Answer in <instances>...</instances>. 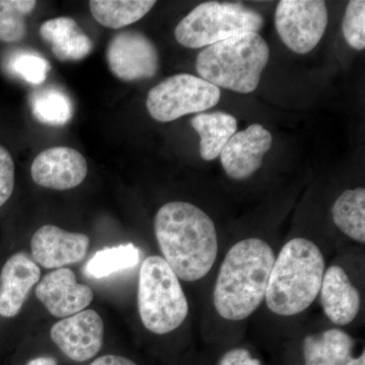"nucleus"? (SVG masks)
<instances>
[{
	"mask_svg": "<svg viewBox=\"0 0 365 365\" xmlns=\"http://www.w3.org/2000/svg\"><path fill=\"white\" fill-rule=\"evenodd\" d=\"M263 25V16L244 4L207 1L178 24L175 37L184 47L199 49L241 34L258 33Z\"/></svg>",
	"mask_w": 365,
	"mask_h": 365,
	"instance_id": "6",
	"label": "nucleus"
},
{
	"mask_svg": "<svg viewBox=\"0 0 365 365\" xmlns=\"http://www.w3.org/2000/svg\"><path fill=\"white\" fill-rule=\"evenodd\" d=\"M51 339L72 361L85 362L102 349L104 322L93 309H86L52 327Z\"/></svg>",
	"mask_w": 365,
	"mask_h": 365,
	"instance_id": "10",
	"label": "nucleus"
},
{
	"mask_svg": "<svg viewBox=\"0 0 365 365\" xmlns=\"http://www.w3.org/2000/svg\"><path fill=\"white\" fill-rule=\"evenodd\" d=\"M354 341L339 329H331L304 341V365H346L352 359Z\"/></svg>",
	"mask_w": 365,
	"mask_h": 365,
	"instance_id": "18",
	"label": "nucleus"
},
{
	"mask_svg": "<svg viewBox=\"0 0 365 365\" xmlns=\"http://www.w3.org/2000/svg\"><path fill=\"white\" fill-rule=\"evenodd\" d=\"M36 295L56 318H67L85 311L93 299L91 288L78 283L76 274L69 268L46 274L36 287Z\"/></svg>",
	"mask_w": 365,
	"mask_h": 365,
	"instance_id": "12",
	"label": "nucleus"
},
{
	"mask_svg": "<svg viewBox=\"0 0 365 365\" xmlns=\"http://www.w3.org/2000/svg\"><path fill=\"white\" fill-rule=\"evenodd\" d=\"M218 365H262L260 360L254 359L244 348H235L225 353Z\"/></svg>",
	"mask_w": 365,
	"mask_h": 365,
	"instance_id": "28",
	"label": "nucleus"
},
{
	"mask_svg": "<svg viewBox=\"0 0 365 365\" xmlns=\"http://www.w3.org/2000/svg\"><path fill=\"white\" fill-rule=\"evenodd\" d=\"M155 4V0H93L90 9L101 25L121 29L141 20Z\"/></svg>",
	"mask_w": 365,
	"mask_h": 365,
	"instance_id": "20",
	"label": "nucleus"
},
{
	"mask_svg": "<svg viewBox=\"0 0 365 365\" xmlns=\"http://www.w3.org/2000/svg\"><path fill=\"white\" fill-rule=\"evenodd\" d=\"M88 163L71 148H48L36 157L31 168L33 181L44 188L69 190L85 181Z\"/></svg>",
	"mask_w": 365,
	"mask_h": 365,
	"instance_id": "13",
	"label": "nucleus"
},
{
	"mask_svg": "<svg viewBox=\"0 0 365 365\" xmlns=\"http://www.w3.org/2000/svg\"><path fill=\"white\" fill-rule=\"evenodd\" d=\"M333 220L350 239L365 242V190H346L332 207Z\"/></svg>",
	"mask_w": 365,
	"mask_h": 365,
	"instance_id": "21",
	"label": "nucleus"
},
{
	"mask_svg": "<svg viewBox=\"0 0 365 365\" xmlns=\"http://www.w3.org/2000/svg\"><path fill=\"white\" fill-rule=\"evenodd\" d=\"M41 37L51 45L53 54L61 61H78L93 50V42L71 18H57L45 21Z\"/></svg>",
	"mask_w": 365,
	"mask_h": 365,
	"instance_id": "17",
	"label": "nucleus"
},
{
	"mask_svg": "<svg viewBox=\"0 0 365 365\" xmlns=\"http://www.w3.org/2000/svg\"><path fill=\"white\" fill-rule=\"evenodd\" d=\"M11 71L31 85H41L47 78L50 64L47 60L33 52H20L9 63Z\"/></svg>",
	"mask_w": 365,
	"mask_h": 365,
	"instance_id": "25",
	"label": "nucleus"
},
{
	"mask_svg": "<svg viewBox=\"0 0 365 365\" xmlns=\"http://www.w3.org/2000/svg\"><path fill=\"white\" fill-rule=\"evenodd\" d=\"M220 88L201 78L181 73L170 76L148 93L146 107L155 121H175L185 115L202 113L218 104Z\"/></svg>",
	"mask_w": 365,
	"mask_h": 365,
	"instance_id": "7",
	"label": "nucleus"
},
{
	"mask_svg": "<svg viewBox=\"0 0 365 365\" xmlns=\"http://www.w3.org/2000/svg\"><path fill=\"white\" fill-rule=\"evenodd\" d=\"M14 188V163L11 153L0 145V207L7 202Z\"/></svg>",
	"mask_w": 365,
	"mask_h": 365,
	"instance_id": "27",
	"label": "nucleus"
},
{
	"mask_svg": "<svg viewBox=\"0 0 365 365\" xmlns=\"http://www.w3.org/2000/svg\"><path fill=\"white\" fill-rule=\"evenodd\" d=\"M323 0H281L275 13V26L281 41L297 54L316 48L328 26Z\"/></svg>",
	"mask_w": 365,
	"mask_h": 365,
	"instance_id": "8",
	"label": "nucleus"
},
{
	"mask_svg": "<svg viewBox=\"0 0 365 365\" xmlns=\"http://www.w3.org/2000/svg\"><path fill=\"white\" fill-rule=\"evenodd\" d=\"M272 141V134L260 124H253L237 132L220 153L225 174L237 181L248 179L260 169Z\"/></svg>",
	"mask_w": 365,
	"mask_h": 365,
	"instance_id": "11",
	"label": "nucleus"
},
{
	"mask_svg": "<svg viewBox=\"0 0 365 365\" xmlns=\"http://www.w3.org/2000/svg\"><path fill=\"white\" fill-rule=\"evenodd\" d=\"M325 273L321 250L297 237L285 244L275 258L265 299L271 312L289 317L302 313L319 294Z\"/></svg>",
	"mask_w": 365,
	"mask_h": 365,
	"instance_id": "3",
	"label": "nucleus"
},
{
	"mask_svg": "<svg viewBox=\"0 0 365 365\" xmlns=\"http://www.w3.org/2000/svg\"><path fill=\"white\" fill-rule=\"evenodd\" d=\"M269 56L263 37L245 33L205 47L197 56L196 69L201 78L218 88L250 93L258 88Z\"/></svg>",
	"mask_w": 365,
	"mask_h": 365,
	"instance_id": "4",
	"label": "nucleus"
},
{
	"mask_svg": "<svg viewBox=\"0 0 365 365\" xmlns=\"http://www.w3.org/2000/svg\"><path fill=\"white\" fill-rule=\"evenodd\" d=\"M346 365H365V353L362 352V354L360 355L357 359H351L346 364Z\"/></svg>",
	"mask_w": 365,
	"mask_h": 365,
	"instance_id": "31",
	"label": "nucleus"
},
{
	"mask_svg": "<svg viewBox=\"0 0 365 365\" xmlns=\"http://www.w3.org/2000/svg\"><path fill=\"white\" fill-rule=\"evenodd\" d=\"M107 61L112 73L127 83L153 78L160 67L157 47L136 31H124L113 37L107 48Z\"/></svg>",
	"mask_w": 365,
	"mask_h": 365,
	"instance_id": "9",
	"label": "nucleus"
},
{
	"mask_svg": "<svg viewBox=\"0 0 365 365\" xmlns=\"http://www.w3.org/2000/svg\"><path fill=\"white\" fill-rule=\"evenodd\" d=\"M321 302L327 318L338 326L351 323L359 313L361 299L347 273L340 266H331L324 273Z\"/></svg>",
	"mask_w": 365,
	"mask_h": 365,
	"instance_id": "16",
	"label": "nucleus"
},
{
	"mask_svg": "<svg viewBox=\"0 0 365 365\" xmlns=\"http://www.w3.org/2000/svg\"><path fill=\"white\" fill-rule=\"evenodd\" d=\"M191 125L200 136L201 158L207 162L220 157L225 144L237 130V119L222 111L200 113L192 118Z\"/></svg>",
	"mask_w": 365,
	"mask_h": 365,
	"instance_id": "19",
	"label": "nucleus"
},
{
	"mask_svg": "<svg viewBox=\"0 0 365 365\" xmlns=\"http://www.w3.org/2000/svg\"><path fill=\"white\" fill-rule=\"evenodd\" d=\"M32 111L41 123L53 126L66 124L73 113L68 96L53 88L41 90L33 96Z\"/></svg>",
	"mask_w": 365,
	"mask_h": 365,
	"instance_id": "23",
	"label": "nucleus"
},
{
	"mask_svg": "<svg viewBox=\"0 0 365 365\" xmlns=\"http://www.w3.org/2000/svg\"><path fill=\"white\" fill-rule=\"evenodd\" d=\"M140 250L133 244L105 248L98 251L86 264L85 272L93 278H105L135 267L140 260Z\"/></svg>",
	"mask_w": 365,
	"mask_h": 365,
	"instance_id": "22",
	"label": "nucleus"
},
{
	"mask_svg": "<svg viewBox=\"0 0 365 365\" xmlns=\"http://www.w3.org/2000/svg\"><path fill=\"white\" fill-rule=\"evenodd\" d=\"M40 277L39 266L28 255H13L0 273V316L14 318L20 313L29 292Z\"/></svg>",
	"mask_w": 365,
	"mask_h": 365,
	"instance_id": "15",
	"label": "nucleus"
},
{
	"mask_svg": "<svg viewBox=\"0 0 365 365\" xmlns=\"http://www.w3.org/2000/svg\"><path fill=\"white\" fill-rule=\"evenodd\" d=\"M155 232L168 265L184 281L207 275L217 256V235L212 220L193 204H165L155 215Z\"/></svg>",
	"mask_w": 365,
	"mask_h": 365,
	"instance_id": "1",
	"label": "nucleus"
},
{
	"mask_svg": "<svg viewBox=\"0 0 365 365\" xmlns=\"http://www.w3.org/2000/svg\"><path fill=\"white\" fill-rule=\"evenodd\" d=\"M138 312L143 326L150 332L165 335L184 323L189 313L179 278L163 257L143 261L138 282Z\"/></svg>",
	"mask_w": 365,
	"mask_h": 365,
	"instance_id": "5",
	"label": "nucleus"
},
{
	"mask_svg": "<svg viewBox=\"0 0 365 365\" xmlns=\"http://www.w3.org/2000/svg\"><path fill=\"white\" fill-rule=\"evenodd\" d=\"M90 244V237L86 235L46 225L34 234L31 250L34 260L41 266L46 269H59L83 260Z\"/></svg>",
	"mask_w": 365,
	"mask_h": 365,
	"instance_id": "14",
	"label": "nucleus"
},
{
	"mask_svg": "<svg viewBox=\"0 0 365 365\" xmlns=\"http://www.w3.org/2000/svg\"><path fill=\"white\" fill-rule=\"evenodd\" d=\"M26 365H58L56 360L50 356H39L31 359Z\"/></svg>",
	"mask_w": 365,
	"mask_h": 365,
	"instance_id": "30",
	"label": "nucleus"
},
{
	"mask_svg": "<svg viewBox=\"0 0 365 365\" xmlns=\"http://www.w3.org/2000/svg\"><path fill=\"white\" fill-rule=\"evenodd\" d=\"M275 255L263 240H244L230 248L216 279L213 304L222 318H248L265 299Z\"/></svg>",
	"mask_w": 365,
	"mask_h": 365,
	"instance_id": "2",
	"label": "nucleus"
},
{
	"mask_svg": "<svg viewBox=\"0 0 365 365\" xmlns=\"http://www.w3.org/2000/svg\"><path fill=\"white\" fill-rule=\"evenodd\" d=\"M37 6L34 0H0V42H20L26 35V16Z\"/></svg>",
	"mask_w": 365,
	"mask_h": 365,
	"instance_id": "24",
	"label": "nucleus"
},
{
	"mask_svg": "<svg viewBox=\"0 0 365 365\" xmlns=\"http://www.w3.org/2000/svg\"><path fill=\"white\" fill-rule=\"evenodd\" d=\"M90 365H137L135 362L121 355H104L93 360Z\"/></svg>",
	"mask_w": 365,
	"mask_h": 365,
	"instance_id": "29",
	"label": "nucleus"
},
{
	"mask_svg": "<svg viewBox=\"0 0 365 365\" xmlns=\"http://www.w3.org/2000/svg\"><path fill=\"white\" fill-rule=\"evenodd\" d=\"M346 42L357 51L365 48V1L351 0L346 7L342 24Z\"/></svg>",
	"mask_w": 365,
	"mask_h": 365,
	"instance_id": "26",
	"label": "nucleus"
}]
</instances>
